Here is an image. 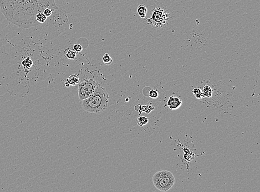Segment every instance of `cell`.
I'll return each mask as SVG.
<instances>
[{"mask_svg":"<svg viewBox=\"0 0 260 192\" xmlns=\"http://www.w3.org/2000/svg\"><path fill=\"white\" fill-rule=\"evenodd\" d=\"M137 12L139 15V17L142 18L144 19L146 17L147 14V9L146 6L144 5H139L137 9Z\"/></svg>","mask_w":260,"mask_h":192,"instance_id":"ba28073f","label":"cell"},{"mask_svg":"<svg viewBox=\"0 0 260 192\" xmlns=\"http://www.w3.org/2000/svg\"><path fill=\"white\" fill-rule=\"evenodd\" d=\"M46 9H58L56 0H0V9L5 18L17 26L28 29L40 23L36 15Z\"/></svg>","mask_w":260,"mask_h":192,"instance_id":"6da1fadb","label":"cell"},{"mask_svg":"<svg viewBox=\"0 0 260 192\" xmlns=\"http://www.w3.org/2000/svg\"><path fill=\"white\" fill-rule=\"evenodd\" d=\"M79 83V78L76 74H72L66 79L65 85L66 87H70V85L75 86Z\"/></svg>","mask_w":260,"mask_h":192,"instance_id":"52a82bcc","label":"cell"},{"mask_svg":"<svg viewBox=\"0 0 260 192\" xmlns=\"http://www.w3.org/2000/svg\"><path fill=\"white\" fill-rule=\"evenodd\" d=\"M73 50L76 52H80L83 50L82 46L79 44H76L73 45Z\"/></svg>","mask_w":260,"mask_h":192,"instance_id":"e0dca14e","label":"cell"},{"mask_svg":"<svg viewBox=\"0 0 260 192\" xmlns=\"http://www.w3.org/2000/svg\"><path fill=\"white\" fill-rule=\"evenodd\" d=\"M102 60L104 64L106 65H110L113 62L112 58L111 57V56L108 53H105L104 54V56L103 57Z\"/></svg>","mask_w":260,"mask_h":192,"instance_id":"5bb4252c","label":"cell"},{"mask_svg":"<svg viewBox=\"0 0 260 192\" xmlns=\"http://www.w3.org/2000/svg\"><path fill=\"white\" fill-rule=\"evenodd\" d=\"M108 102V92L98 84L92 96L82 100V107L88 113H99L106 110Z\"/></svg>","mask_w":260,"mask_h":192,"instance_id":"7a4b0ae2","label":"cell"},{"mask_svg":"<svg viewBox=\"0 0 260 192\" xmlns=\"http://www.w3.org/2000/svg\"><path fill=\"white\" fill-rule=\"evenodd\" d=\"M166 104L170 110H176L182 105V101L178 97L171 96L169 97Z\"/></svg>","mask_w":260,"mask_h":192,"instance_id":"8992f818","label":"cell"},{"mask_svg":"<svg viewBox=\"0 0 260 192\" xmlns=\"http://www.w3.org/2000/svg\"><path fill=\"white\" fill-rule=\"evenodd\" d=\"M153 182L157 189L161 192H166L173 187L175 178L171 172L163 170L153 175Z\"/></svg>","mask_w":260,"mask_h":192,"instance_id":"3957f363","label":"cell"},{"mask_svg":"<svg viewBox=\"0 0 260 192\" xmlns=\"http://www.w3.org/2000/svg\"><path fill=\"white\" fill-rule=\"evenodd\" d=\"M98 84L93 79H86L80 83L78 89L79 99L83 100L92 96Z\"/></svg>","mask_w":260,"mask_h":192,"instance_id":"277c9868","label":"cell"},{"mask_svg":"<svg viewBox=\"0 0 260 192\" xmlns=\"http://www.w3.org/2000/svg\"><path fill=\"white\" fill-rule=\"evenodd\" d=\"M128 100H128V98H127V99H126V100H125V101H128Z\"/></svg>","mask_w":260,"mask_h":192,"instance_id":"d6986e66","label":"cell"},{"mask_svg":"<svg viewBox=\"0 0 260 192\" xmlns=\"http://www.w3.org/2000/svg\"><path fill=\"white\" fill-rule=\"evenodd\" d=\"M47 16L44 14L43 12H39L36 16V19L37 21L40 23H44L47 19Z\"/></svg>","mask_w":260,"mask_h":192,"instance_id":"30bf717a","label":"cell"},{"mask_svg":"<svg viewBox=\"0 0 260 192\" xmlns=\"http://www.w3.org/2000/svg\"><path fill=\"white\" fill-rule=\"evenodd\" d=\"M149 122V119L147 117L145 116H140L138 118L137 123L139 126H143L147 124Z\"/></svg>","mask_w":260,"mask_h":192,"instance_id":"7c38bea8","label":"cell"},{"mask_svg":"<svg viewBox=\"0 0 260 192\" xmlns=\"http://www.w3.org/2000/svg\"><path fill=\"white\" fill-rule=\"evenodd\" d=\"M192 94L195 95V96L198 99H201L202 97H204L202 93V90L200 88H195L192 90Z\"/></svg>","mask_w":260,"mask_h":192,"instance_id":"4fadbf2b","label":"cell"},{"mask_svg":"<svg viewBox=\"0 0 260 192\" xmlns=\"http://www.w3.org/2000/svg\"><path fill=\"white\" fill-rule=\"evenodd\" d=\"M65 56L67 58L70 60H74L76 58L77 56V53L76 52L74 51H72V50H67L66 53H65Z\"/></svg>","mask_w":260,"mask_h":192,"instance_id":"8fae6325","label":"cell"},{"mask_svg":"<svg viewBox=\"0 0 260 192\" xmlns=\"http://www.w3.org/2000/svg\"><path fill=\"white\" fill-rule=\"evenodd\" d=\"M32 64L33 63L29 58H27L26 60L22 61V65L26 69H29V68H31V67L32 65Z\"/></svg>","mask_w":260,"mask_h":192,"instance_id":"9a60e30c","label":"cell"},{"mask_svg":"<svg viewBox=\"0 0 260 192\" xmlns=\"http://www.w3.org/2000/svg\"><path fill=\"white\" fill-rule=\"evenodd\" d=\"M202 93L204 97H211L212 95L213 90H212V88L210 86L205 85L202 90Z\"/></svg>","mask_w":260,"mask_h":192,"instance_id":"9c48e42d","label":"cell"},{"mask_svg":"<svg viewBox=\"0 0 260 192\" xmlns=\"http://www.w3.org/2000/svg\"><path fill=\"white\" fill-rule=\"evenodd\" d=\"M149 96L152 99H155L156 98L158 97L159 96V93L157 92V91L156 90H151L149 93Z\"/></svg>","mask_w":260,"mask_h":192,"instance_id":"2e32d148","label":"cell"},{"mask_svg":"<svg viewBox=\"0 0 260 192\" xmlns=\"http://www.w3.org/2000/svg\"><path fill=\"white\" fill-rule=\"evenodd\" d=\"M53 11L50 9H46L44 11L43 13L47 16V17H50V16L52 15Z\"/></svg>","mask_w":260,"mask_h":192,"instance_id":"ac0fdd59","label":"cell"},{"mask_svg":"<svg viewBox=\"0 0 260 192\" xmlns=\"http://www.w3.org/2000/svg\"><path fill=\"white\" fill-rule=\"evenodd\" d=\"M170 17L169 14L163 9L155 7L153 11L152 16L147 19V23L154 27H161L166 23V22Z\"/></svg>","mask_w":260,"mask_h":192,"instance_id":"5b68a950","label":"cell"}]
</instances>
